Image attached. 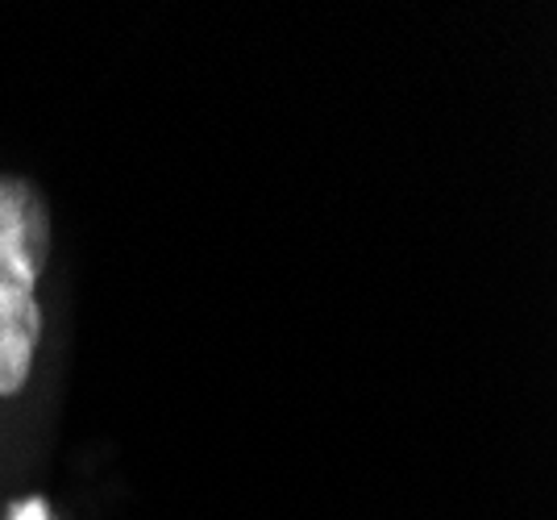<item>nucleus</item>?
Returning a JSON list of instances; mask_svg holds the SVG:
<instances>
[{
  "instance_id": "obj_1",
  "label": "nucleus",
  "mask_w": 557,
  "mask_h": 520,
  "mask_svg": "<svg viewBox=\"0 0 557 520\" xmlns=\"http://www.w3.org/2000/svg\"><path fill=\"white\" fill-rule=\"evenodd\" d=\"M50 255V216L25 179L0 175V292L34 296Z\"/></svg>"
},
{
  "instance_id": "obj_2",
  "label": "nucleus",
  "mask_w": 557,
  "mask_h": 520,
  "mask_svg": "<svg viewBox=\"0 0 557 520\" xmlns=\"http://www.w3.org/2000/svg\"><path fill=\"white\" fill-rule=\"evenodd\" d=\"M38 337H42V308H38V300L0 292V396H13V392L25 387Z\"/></svg>"
},
{
  "instance_id": "obj_3",
  "label": "nucleus",
  "mask_w": 557,
  "mask_h": 520,
  "mask_svg": "<svg viewBox=\"0 0 557 520\" xmlns=\"http://www.w3.org/2000/svg\"><path fill=\"white\" fill-rule=\"evenodd\" d=\"M9 520H50L47 499H22V504H13V508H9Z\"/></svg>"
}]
</instances>
